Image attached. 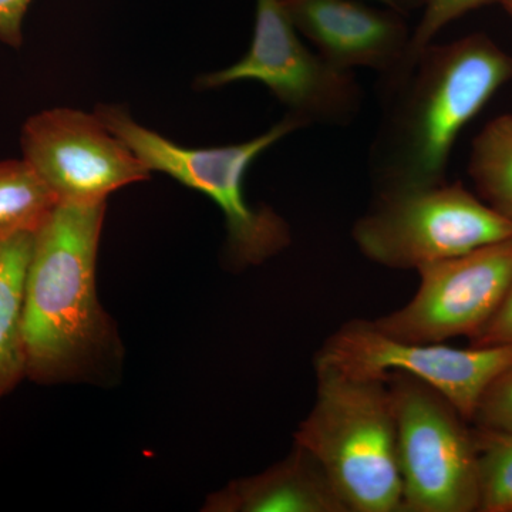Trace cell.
Here are the masks:
<instances>
[{
	"instance_id": "obj_1",
	"label": "cell",
	"mask_w": 512,
	"mask_h": 512,
	"mask_svg": "<svg viewBox=\"0 0 512 512\" xmlns=\"http://www.w3.org/2000/svg\"><path fill=\"white\" fill-rule=\"evenodd\" d=\"M511 79L512 57L481 33L423 47L379 89L382 119L367 158L376 194L444 183L461 131Z\"/></svg>"
},
{
	"instance_id": "obj_2",
	"label": "cell",
	"mask_w": 512,
	"mask_h": 512,
	"mask_svg": "<svg viewBox=\"0 0 512 512\" xmlns=\"http://www.w3.org/2000/svg\"><path fill=\"white\" fill-rule=\"evenodd\" d=\"M104 214L106 202H59L35 232L22 326L28 373L42 382H92L120 362L96 288Z\"/></svg>"
},
{
	"instance_id": "obj_3",
	"label": "cell",
	"mask_w": 512,
	"mask_h": 512,
	"mask_svg": "<svg viewBox=\"0 0 512 512\" xmlns=\"http://www.w3.org/2000/svg\"><path fill=\"white\" fill-rule=\"evenodd\" d=\"M311 412L295 444L318 460L349 512H403L396 416L386 379L315 367Z\"/></svg>"
},
{
	"instance_id": "obj_4",
	"label": "cell",
	"mask_w": 512,
	"mask_h": 512,
	"mask_svg": "<svg viewBox=\"0 0 512 512\" xmlns=\"http://www.w3.org/2000/svg\"><path fill=\"white\" fill-rule=\"evenodd\" d=\"M96 116L130 147L151 173L160 171L170 175L218 205L225 218L227 252L232 265L258 266L289 247L292 241L289 225L271 208L249 204L244 181L256 158L293 131L305 128L302 121L286 114L285 119L264 134L244 143L187 148L141 126L124 107L103 104L97 107Z\"/></svg>"
},
{
	"instance_id": "obj_5",
	"label": "cell",
	"mask_w": 512,
	"mask_h": 512,
	"mask_svg": "<svg viewBox=\"0 0 512 512\" xmlns=\"http://www.w3.org/2000/svg\"><path fill=\"white\" fill-rule=\"evenodd\" d=\"M352 238L373 264L417 269L512 238V220L460 183L376 194Z\"/></svg>"
},
{
	"instance_id": "obj_6",
	"label": "cell",
	"mask_w": 512,
	"mask_h": 512,
	"mask_svg": "<svg viewBox=\"0 0 512 512\" xmlns=\"http://www.w3.org/2000/svg\"><path fill=\"white\" fill-rule=\"evenodd\" d=\"M396 416L403 512L478 511L476 433L429 384L386 376Z\"/></svg>"
},
{
	"instance_id": "obj_7",
	"label": "cell",
	"mask_w": 512,
	"mask_h": 512,
	"mask_svg": "<svg viewBox=\"0 0 512 512\" xmlns=\"http://www.w3.org/2000/svg\"><path fill=\"white\" fill-rule=\"evenodd\" d=\"M245 80L268 87L288 107L289 116L305 127H348L363 106L355 73L338 69L303 42L282 0H256L247 55L227 69L204 74L197 84L201 89H218Z\"/></svg>"
},
{
	"instance_id": "obj_8",
	"label": "cell",
	"mask_w": 512,
	"mask_h": 512,
	"mask_svg": "<svg viewBox=\"0 0 512 512\" xmlns=\"http://www.w3.org/2000/svg\"><path fill=\"white\" fill-rule=\"evenodd\" d=\"M512 366V346L451 348L390 338L372 320L355 319L330 335L315 357V367L350 376L386 379L403 372L429 384L473 421L485 390Z\"/></svg>"
},
{
	"instance_id": "obj_9",
	"label": "cell",
	"mask_w": 512,
	"mask_h": 512,
	"mask_svg": "<svg viewBox=\"0 0 512 512\" xmlns=\"http://www.w3.org/2000/svg\"><path fill=\"white\" fill-rule=\"evenodd\" d=\"M412 299L372 320L390 338L414 343L473 339L497 311L512 284V238L417 269Z\"/></svg>"
},
{
	"instance_id": "obj_10",
	"label": "cell",
	"mask_w": 512,
	"mask_h": 512,
	"mask_svg": "<svg viewBox=\"0 0 512 512\" xmlns=\"http://www.w3.org/2000/svg\"><path fill=\"white\" fill-rule=\"evenodd\" d=\"M23 160L59 202H106L111 192L150 178L143 161L94 114L50 109L23 126Z\"/></svg>"
},
{
	"instance_id": "obj_11",
	"label": "cell",
	"mask_w": 512,
	"mask_h": 512,
	"mask_svg": "<svg viewBox=\"0 0 512 512\" xmlns=\"http://www.w3.org/2000/svg\"><path fill=\"white\" fill-rule=\"evenodd\" d=\"M303 39L330 64L346 72L379 73V89L406 72L413 29L407 15L366 0H282Z\"/></svg>"
},
{
	"instance_id": "obj_12",
	"label": "cell",
	"mask_w": 512,
	"mask_h": 512,
	"mask_svg": "<svg viewBox=\"0 0 512 512\" xmlns=\"http://www.w3.org/2000/svg\"><path fill=\"white\" fill-rule=\"evenodd\" d=\"M207 512H349L318 460L293 443L284 460L211 494Z\"/></svg>"
},
{
	"instance_id": "obj_13",
	"label": "cell",
	"mask_w": 512,
	"mask_h": 512,
	"mask_svg": "<svg viewBox=\"0 0 512 512\" xmlns=\"http://www.w3.org/2000/svg\"><path fill=\"white\" fill-rule=\"evenodd\" d=\"M35 232L0 241V397L28 373L23 339V298Z\"/></svg>"
},
{
	"instance_id": "obj_14",
	"label": "cell",
	"mask_w": 512,
	"mask_h": 512,
	"mask_svg": "<svg viewBox=\"0 0 512 512\" xmlns=\"http://www.w3.org/2000/svg\"><path fill=\"white\" fill-rule=\"evenodd\" d=\"M468 174L481 200L512 220V114L491 120L478 134Z\"/></svg>"
},
{
	"instance_id": "obj_15",
	"label": "cell",
	"mask_w": 512,
	"mask_h": 512,
	"mask_svg": "<svg viewBox=\"0 0 512 512\" xmlns=\"http://www.w3.org/2000/svg\"><path fill=\"white\" fill-rule=\"evenodd\" d=\"M56 195L25 160L0 163V241L36 232L56 205Z\"/></svg>"
},
{
	"instance_id": "obj_16",
	"label": "cell",
	"mask_w": 512,
	"mask_h": 512,
	"mask_svg": "<svg viewBox=\"0 0 512 512\" xmlns=\"http://www.w3.org/2000/svg\"><path fill=\"white\" fill-rule=\"evenodd\" d=\"M478 511L512 512V433L477 427Z\"/></svg>"
},
{
	"instance_id": "obj_17",
	"label": "cell",
	"mask_w": 512,
	"mask_h": 512,
	"mask_svg": "<svg viewBox=\"0 0 512 512\" xmlns=\"http://www.w3.org/2000/svg\"><path fill=\"white\" fill-rule=\"evenodd\" d=\"M501 2L503 0H426L419 25L413 29L412 47H410L406 72L420 50L433 43L434 37L451 22L485 5Z\"/></svg>"
},
{
	"instance_id": "obj_18",
	"label": "cell",
	"mask_w": 512,
	"mask_h": 512,
	"mask_svg": "<svg viewBox=\"0 0 512 512\" xmlns=\"http://www.w3.org/2000/svg\"><path fill=\"white\" fill-rule=\"evenodd\" d=\"M473 421L483 429L512 433V366L485 390Z\"/></svg>"
},
{
	"instance_id": "obj_19",
	"label": "cell",
	"mask_w": 512,
	"mask_h": 512,
	"mask_svg": "<svg viewBox=\"0 0 512 512\" xmlns=\"http://www.w3.org/2000/svg\"><path fill=\"white\" fill-rule=\"evenodd\" d=\"M471 342L473 346H512V284L497 311Z\"/></svg>"
},
{
	"instance_id": "obj_20",
	"label": "cell",
	"mask_w": 512,
	"mask_h": 512,
	"mask_svg": "<svg viewBox=\"0 0 512 512\" xmlns=\"http://www.w3.org/2000/svg\"><path fill=\"white\" fill-rule=\"evenodd\" d=\"M32 0H0V40L19 47L23 40V19Z\"/></svg>"
},
{
	"instance_id": "obj_21",
	"label": "cell",
	"mask_w": 512,
	"mask_h": 512,
	"mask_svg": "<svg viewBox=\"0 0 512 512\" xmlns=\"http://www.w3.org/2000/svg\"><path fill=\"white\" fill-rule=\"evenodd\" d=\"M394 3H396L397 9L400 12L404 13V15H409L413 10L423 9L426 0H394Z\"/></svg>"
},
{
	"instance_id": "obj_22",
	"label": "cell",
	"mask_w": 512,
	"mask_h": 512,
	"mask_svg": "<svg viewBox=\"0 0 512 512\" xmlns=\"http://www.w3.org/2000/svg\"><path fill=\"white\" fill-rule=\"evenodd\" d=\"M366 2L377 3V5L389 6V8L399 10V9H397V6H396V3H394V0H366ZM399 12H400V10H399Z\"/></svg>"
},
{
	"instance_id": "obj_23",
	"label": "cell",
	"mask_w": 512,
	"mask_h": 512,
	"mask_svg": "<svg viewBox=\"0 0 512 512\" xmlns=\"http://www.w3.org/2000/svg\"><path fill=\"white\" fill-rule=\"evenodd\" d=\"M500 5L503 6L505 12H507L512 18V0H503Z\"/></svg>"
}]
</instances>
